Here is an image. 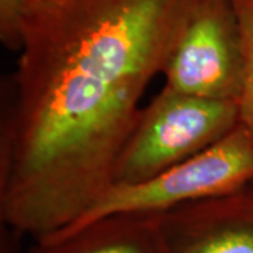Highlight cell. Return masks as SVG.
Segmentation results:
<instances>
[{
	"label": "cell",
	"mask_w": 253,
	"mask_h": 253,
	"mask_svg": "<svg viewBox=\"0 0 253 253\" xmlns=\"http://www.w3.org/2000/svg\"><path fill=\"white\" fill-rule=\"evenodd\" d=\"M199 0H24L0 123V219L34 241L79 221L118 159Z\"/></svg>",
	"instance_id": "cell-1"
},
{
	"label": "cell",
	"mask_w": 253,
	"mask_h": 253,
	"mask_svg": "<svg viewBox=\"0 0 253 253\" xmlns=\"http://www.w3.org/2000/svg\"><path fill=\"white\" fill-rule=\"evenodd\" d=\"M252 184L253 135L239 123L218 142L148 180L111 186L79 221L62 231L116 214H163Z\"/></svg>",
	"instance_id": "cell-2"
},
{
	"label": "cell",
	"mask_w": 253,
	"mask_h": 253,
	"mask_svg": "<svg viewBox=\"0 0 253 253\" xmlns=\"http://www.w3.org/2000/svg\"><path fill=\"white\" fill-rule=\"evenodd\" d=\"M238 124L235 101L203 99L163 86L142 109L118 159L114 184L148 180L218 142Z\"/></svg>",
	"instance_id": "cell-3"
},
{
	"label": "cell",
	"mask_w": 253,
	"mask_h": 253,
	"mask_svg": "<svg viewBox=\"0 0 253 253\" xmlns=\"http://www.w3.org/2000/svg\"><path fill=\"white\" fill-rule=\"evenodd\" d=\"M242 73L244 48L234 0H199L162 73L165 86L236 103Z\"/></svg>",
	"instance_id": "cell-4"
},
{
	"label": "cell",
	"mask_w": 253,
	"mask_h": 253,
	"mask_svg": "<svg viewBox=\"0 0 253 253\" xmlns=\"http://www.w3.org/2000/svg\"><path fill=\"white\" fill-rule=\"evenodd\" d=\"M168 253H253V184L161 214Z\"/></svg>",
	"instance_id": "cell-5"
},
{
	"label": "cell",
	"mask_w": 253,
	"mask_h": 253,
	"mask_svg": "<svg viewBox=\"0 0 253 253\" xmlns=\"http://www.w3.org/2000/svg\"><path fill=\"white\" fill-rule=\"evenodd\" d=\"M27 253H168L161 214H116L36 239Z\"/></svg>",
	"instance_id": "cell-6"
},
{
	"label": "cell",
	"mask_w": 253,
	"mask_h": 253,
	"mask_svg": "<svg viewBox=\"0 0 253 253\" xmlns=\"http://www.w3.org/2000/svg\"><path fill=\"white\" fill-rule=\"evenodd\" d=\"M244 48V73L236 100L239 123L253 135V0H234Z\"/></svg>",
	"instance_id": "cell-7"
},
{
	"label": "cell",
	"mask_w": 253,
	"mask_h": 253,
	"mask_svg": "<svg viewBox=\"0 0 253 253\" xmlns=\"http://www.w3.org/2000/svg\"><path fill=\"white\" fill-rule=\"evenodd\" d=\"M24 0H0V38L4 45L18 51L21 45V17Z\"/></svg>",
	"instance_id": "cell-8"
}]
</instances>
